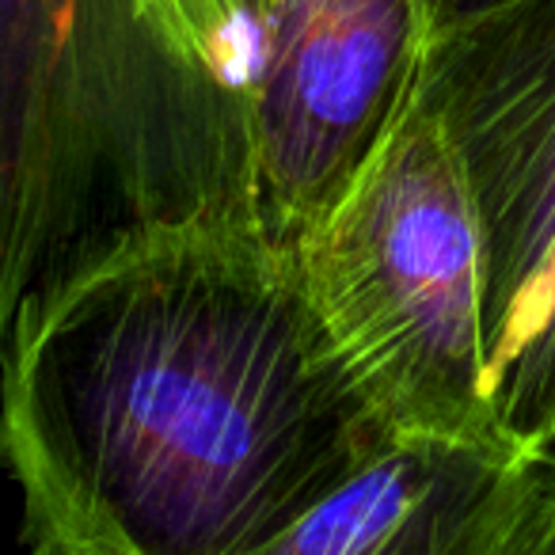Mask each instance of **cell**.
Here are the masks:
<instances>
[{
  "label": "cell",
  "mask_w": 555,
  "mask_h": 555,
  "mask_svg": "<svg viewBox=\"0 0 555 555\" xmlns=\"http://www.w3.org/2000/svg\"><path fill=\"white\" fill-rule=\"evenodd\" d=\"M392 441L255 221L130 240L31 297L0 354V456L65 552L247 555Z\"/></svg>",
  "instance_id": "1"
},
{
  "label": "cell",
  "mask_w": 555,
  "mask_h": 555,
  "mask_svg": "<svg viewBox=\"0 0 555 555\" xmlns=\"http://www.w3.org/2000/svg\"><path fill=\"white\" fill-rule=\"evenodd\" d=\"M191 221H255L244 107L141 0H0V354L42 289Z\"/></svg>",
  "instance_id": "2"
},
{
  "label": "cell",
  "mask_w": 555,
  "mask_h": 555,
  "mask_svg": "<svg viewBox=\"0 0 555 555\" xmlns=\"http://www.w3.org/2000/svg\"><path fill=\"white\" fill-rule=\"evenodd\" d=\"M289 251L320 324L396 438L514 449L487 380L476 214L418 92L370 168Z\"/></svg>",
  "instance_id": "3"
},
{
  "label": "cell",
  "mask_w": 555,
  "mask_h": 555,
  "mask_svg": "<svg viewBox=\"0 0 555 555\" xmlns=\"http://www.w3.org/2000/svg\"><path fill=\"white\" fill-rule=\"evenodd\" d=\"M418 100L479 232L487 380L521 456L555 453V0H514L426 42Z\"/></svg>",
  "instance_id": "4"
},
{
  "label": "cell",
  "mask_w": 555,
  "mask_h": 555,
  "mask_svg": "<svg viewBox=\"0 0 555 555\" xmlns=\"http://www.w3.org/2000/svg\"><path fill=\"white\" fill-rule=\"evenodd\" d=\"M423 0H267L247 88L255 224L294 247L370 168L418 92Z\"/></svg>",
  "instance_id": "5"
},
{
  "label": "cell",
  "mask_w": 555,
  "mask_h": 555,
  "mask_svg": "<svg viewBox=\"0 0 555 555\" xmlns=\"http://www.w3.org/2000/svg\"><path fill=\"white\" fill-rule=\"evenodd\" d=\"M544 464L502 446L396 438L247 555H506Z\"/></svg>",
  "instance_id": "6"
},
{
  "label": "cell",
  "mask_w": 555,
  "mask_h": 555,
  "mask_svg": "<svg viewBox=\"0 0 555 555\" xmlns=\"http://www.w3.org/2000/svg\"><path fill=\"white\" fill-rule=\"evenodd\" d=\"M160 35L244 107L267 0H141Z\"/></svg>",
  "instance_id": "7"
},
{
  "label": "cell",
  "mask_w": 555,
  "mask_h": 555,
  "mask_svg": "<svg viewBox=\"0 0 555 555\" xmlns=\"http://www.w3.org/2000/svg\"><path fill=\"white\" fill-rule=\"evenodd\" d=\"M502 4H514V0H423L426 24L434 31H446L453 24H464V20L487 16V12L502 9Z\"/></svg>",
  "instance_id": "8"
},
{
  "label": "cell",
  "mask_w": 555,
  "mask_h": 555,
  "mask_svg": "<svg viewBox=\"0 0 555 555\" xmlns=\"http://www.w3.org/2000/svg\"><path fill=\"white\" fill-rule=\"evenodd\" d=\"M31 555H80V552H65V547H54V544H35Z\"/></svg>",
  "instance_id": "9"
}]
</instances>
